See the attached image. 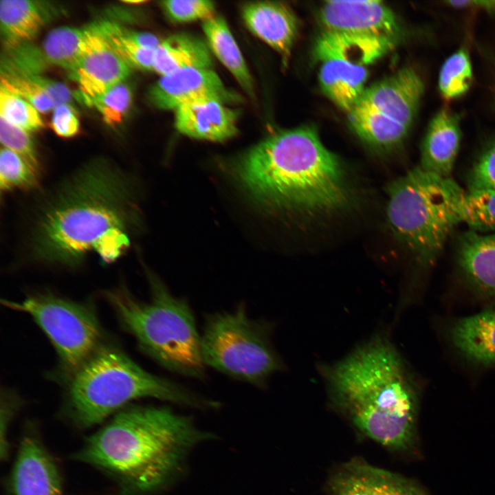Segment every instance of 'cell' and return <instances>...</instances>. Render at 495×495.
I'll return each mask as SVG.
<instances>
[{
	"instance_id": "cell-1",
	"label": "cell",
	"mask_w": 495,
	"mask_h": 495,
	"mask_svg": "<svg viewBox=\"0 0 495 495\" xmlns=\"http://www.w3.org/2000/svg\"><path fill=\"white\" fill-rule=\"evenodd\" d=\"M140 223L134 182L105 159L88 162L66 177L42 201L29 234L37 262L77 267L88 254L104 264L129 248Z\"/></svg>"
},
{
	"instance_id": "cell-2",
	"label": "cell",
	"mask_w": 495,
	"mask_h": 495,
	"mask_svg": "<svg viewBox=\"0 0 495 495\" xmlns=\"http://www.w3.org/2000/svg\"><path fill=\"white\" fill-rule=\"evenodd\" d=\"M227 171L269 211L314 214L341 209L350 200L340 160L312 126L268 136L232 160Z\"/></svg>"
},
{
	"instance_id": "cell-3",
	"label": "cell",
	"mask_w": 495,
	"mask_h": 495,
	"mask_svg": "<svg viewBox=\"0 0 495 495\" xmlns=\"http://www.w3.org/2000/svg\"><path fill=\"white\" fill-rule=\"evenodd\" d=\"M322 371L332 402L359 430L393 450L412 445L415 392L401 357L388 340L373 338Z\"/></svg>"
},
{
	"instance_id": "cell-4",
	"label": "cell",
	"mask_w": 495,
	"mask_h": 495,
	"mask_svg": "<svg viewBox=\"0 0 495 495\" xmlns=\"http://www.w3.org/2000/svg\"><path fill=\"white\" fill-rule=\"evenodd\" d=\"M201 438L188 418L169 408L133 407L90 437L77 459L144 492L169 478L188 449Z\"/></svg>"
},
{
	"instance_id": "cell-5",
	"label": "cell",
	"mask_w": 495,
	"mask_h": 495,
	"mask_svg": "<svg viewBox=\"0 0 495 495\" xmlns=\"http://www.w3.org/2000/svg\"><path fill=\"white\" fill-rule=\"evenodd\" d=\"M146 276L151 294L148 302L139 300L125 287L104 292L105 299L144 353L170 371L203 380L206 366L191 307L148 270Z\"/></svg>"
},
{
	"instance_id": "cell-6",
	"label": "cell",
	"mask_w": 495,
	"mask_h": 495,
	"mask_svg": "<svg viewBox=\"0 0 495 495\" xmlns=\"http://www.w3.org/2000/svg\"><path fill=\"white\" fill-rule=\"evenodd\" d=\"M143 397L197 407L211 403L147 372L118 348L104 345L71 376L67 394L72 417L82 426L98 424L126 402Z\"/></svg>"
},
{
	"instance_id": "cell-7",
	"label": "cell",
	"mask_w": 495,
	"mask_h": 495,
	"mask_svg": "<svg viewBox=\"0 0 495 495\" xmlns=\"http://www.w3.org/2000/svg\"><path fill=\"white\" fill-rule=\"evenodd\" d=\"M464 192L450 177L418 166L388 187L387 218L397 238L420 261L438 256L459 223Z\"/></svg>"
},
{
	"instance_id": "cell-8",
	"label": "cell",
	"mask_w": 495,
	"mask_h": 495,
	"mask_svg": "<svg viewBox=\"0 0 495 495\" xmlns=\"http://www.w3.org/2000/svg\"><path fill=\"white\" fill-rule=\"evenodd\" d=\"M206 366L258 387L283 368L267 324L250 317L244 303L210 314L201 333Z\"/></svg>"
},
{
	"instance_id": "cell-9",
	"label": "cell",
	"mask_w": 495,
	"mask_h": 495,
	"mask_svg": "<svg viewBox=\"0 0 495 495\" xmlns=\"http://www.w3.org/2000/svg\"><path fill=\"white\" fill-rule=\"evenodd\" d=\"M424 93V83L412 67H404L366 87L348 118L353 131L377 147L401 143L409 132Z\"/></svg>"
},
{
	"instance_id": "cell-10",
	"label": "cell",
	"mask_w": 495,
	"mask_h": 495,
	"mask_svg": "<svg viewBox=\"0 0 495 495\" xmlns=\"http://www.w3.org/2000/svg\"><path fill=\"white\" fill-rule=\"evenodd\" d=\"M393 48L385 38L324 31L313 48L314 58L320 63L322 91L348 113L366 88L368 66Z\"/></svg>"
},
{
	"instance_id": "cell-11",
	"label": "cell",
	"mask_w": 495,
	"mask_h": 495,
	"mask_svg": "<svg viewBox=\"0 0 495 495\" xmlns=\"http://www.w3.org/2000/svg\"><path fill=\"white\" fill-rule=\"evenodd\" d=\"M30 314L47 336L70 377L101 346L102 331L94 309L51 294L28 297L20 302L5 301Z\"/></svg>"
},
{
	"instance_id": "cell-12",
	"label": "cell",
	"mask_w": 495,
	"mask_h": 495,
	"mask_svg": "<svg viewBox=\"0 0 495 495\" xmlns=\"http://www.w3.org/2000/svg\"><path fill=\"white\" fill-rule=\"evenodd\" d=\"M88 27L82 51L68 72L79 87L78 98L85 103L124 82L132 69L95 30L93 23Z\"/></svg>"
},
{
	"instance_id": "cell-13",
	"label": "cell",
	"mask_w": 495,
	"mask_h": 495,
	"mask_svg": "<svg viewBox=\"0 0 495 495\" xmlns=\"http://www.w3.org/2000/svg\"><path fill=\"white\" fill-rule=\"evenodd\" d=\"M148 98L164 110L201 100L224 104L241 101V97L228 89L211 68H187L161 76L150 88Z\"/></svg>"
},
{
	"instance_id": "cell-14",
	"label": "cell",
	"mask_w": 495,
	"mask_h": 495,
	"mask_svg": "<svg viewBox=\"0 0 495 495\" xmlns=\"http://www.w3.org/2000/svg\"><path fill=\"white\" fill-rule=\"evenodd\" d=\"M319 17L326 31L395 39L400 34L396 15L382 1H327Z\"/></svg>"
},
{
	"instance_id": "cell-15",
	"label": "cell",
	"mask_w": 495,
	"mask_h": 495,
	"mask_svg": "<svg viewBox=\"0 0 495 495\" xmlns=\"http://www.w3.org/2000/svg\"><path fill=\"white\" fill-rule=\"evenodd\" d=\"M328 490L329 495H426L412 480L360 459L338 468Z\"/></svg>"
},
{
	"instance_id": "cell-16",
	"label": "cell",
	"mask_w": 495,
	"mask_h": 495,
	"mask_svg": "<svg viewBox=\"0 0 495 495\" xmlns=\"http://www.w3.org/2000/svg\"><path fill=\"white\" fill-rule=\"evenodd\" d=\"M14 495H63L58 470L37 440L23 438L12 476Z\"/></svg>"
},
{
	"instance_id": "cell-17",
	"label": "cell",
	"mask_w": 495,
	"mask_h": 495,
	"mask_svg": "<svg viewBox=\"0 0 495 495\" xmlns=\"http://www.w3.org/2000/svg\"><path fill=\"white\" fill-rule=\"evenodd\" d=\"M243 18L248 28L276 51L286 65L298 30L294 12L280 2L259 1L246 5Z\"/></svg>"
},
{
	"instance_id": "cell-18",
	"label": "cell",
	"mask_w": 495,
	"mask_h": 495,
	"mask_svg": "<svg viewBox=\"0 0 495 495\" xmlns=\"http://www.w3.org/2000/svg\"><path fill=\"white\" fill-rule=\"evenodd\" d=\"M62 12L61 6L52 1H1L0 32L5 49L28 43Z\"/></svg>"
},
{
	"instance_id": "cell-19",
	"label": "cell",
	"mask_w": 495,
	"mask_h": 495,
	"mask_svg": "<svg viewBox=\"0 0 495 495\" xmlns=\"http://www.w3.org/2000/svg\"><path fill=\"white\" fill-rule=\"evenodd\" d=\"M461 139L460 117L447 108L431 118L421 146L420 167L437 175L450 177Z\"/></svg>"
},
{
	"instance_id": "cell-20",
	"label": "cell",
	"mask_w": 495,
	"mask_h": 495,
	"mask_svg": "<svg viewBox=\"0 0 495 495\" xmlns=\"http://www.w3.org/2000/svg\"><path fill=\"white\" fill-rule=\"evenodd\" d=\"M238 113L226 104L208 100L182 105L175 110V127L196 139L222 142L237 133Z\"/></svg>"
},
{
	"instance_id": "cell-21",
	"label": "cell",
	"mask_w": 495,
	"mask_h": 495,
	"mask_svg": "<svg viewBox=\"0 0 495 495\" xmlns=\"http://www.w3.org/2000/svg\"><path fill=\"white\" fill-rule=\"evenodd\" d=\"M459 267L478 291L495 296V234L465 233L459 250Z\"/></svg>"
},
{
	"instance_id": "cell-22",
	"label": "cell",
	"mask_w": 495,
	"mask_h": 495,
	"mask_svg": "<svg viewBox=\"0 0 495 495\" xmlns=\"http://www.w3.org/2000/svg\"><path fill=\"white\" fill-rule=\"evenodd\" d=\"M451 336L454 346L468 359L495 364V309L458 320Z\"/></svg>"
},
{
	"instance_id": "cell-23",
	"label": "cell",
	"mask_w": 495,
	"mask_h": 495,
	"mask_svg": "<svg viewBox=\"0 0 495 495\" xmlns=\"http://www.w3.org/2000/svg\"><path fill=\"white\" fill-rule=\"evenodd\" d=\"M209 47L200 39L176 34L161 41L155 50L153 70L161 76L187 68H210Z\"/></svg>"
},
{
	"instance_id": "cell-24",
	"label": "cell",
	"mask_w": 495,
	"mask_h": 495,
	"mask_svg": "<svg viewBox=\"0 0 495 495\" xmlns=\"http://www.w3.org/2000/svg\"><path fill=\"white\" fill-rule=\"evenodd\" d=\"M203 30L208 45L243 89L253 97V80L245 59L225 19L214 15L204 21Z\"/></svg>"
},
{
	"instance_id": "cell-25",
	"label": "cell",
	"mask_w": 495,
	"mask_h": 495,
	"mask_svg": "<svg viewBox=\"0 0 495 495\" xmlns=\"http://www.w3.org/2000/svg\"><path fill=\"white\" fill-rule=\"evenodd\" d=\"M88 32V25L83 28L62 26L51 30L41 48L47 63L70 71L79 58Z\"/></svg>"
},
{
	"instance_id": "cell-26",
	"label": "cell",
	"mask_w": 495,
	"mask_h": 495,
	"mask_svg": "<svg viewBox=\"0 0 495 495\" xmlns=\"http://www.w3.org/2000/svg\"><path fill=\"white\" fill-rule=\"evenodd\" d=\"M117 54L131 68L153 70L155 50L142 47L126 38L121 32V25L109 21L92 23Z\"/></svg>"
},
{
	"instance_id": "cell-27",
	"label": "cell",
	"mask_w": 495,
	"mask_h": 495,
	"mask_svg": "<svg viewBox=\"0 0 495 495\" xmlns=\"http://www.w3.org/2000/svg\"><path fill=\"white\" fill-rule=\"evenodd\" d=\"M473 80L471 59L468 50L461 47L443 63L439 75L438 87L446 100L465 94Z\"/></svg>"
},
{
	"instance_id": "cell-28",
	"label": "cell",
	"mask_w": 495,
	"mask_h": 495,
	"mask_svg": "<svg viewBox=\"0 0 495 495\" xmlns=\"http://www.w3.org/2000/svg\"><path fill=\"white\" fill-rule=\"evenodd\" d=\"M459 212L461 223L477 230H495V190H464Z\"/></svg>"
},
{
	"instance_id": "cell-29",
	"label": "cell",
	"mask_w": 495,
	"mask_h": 495,
	"mask_svg": "<svg viewBox=\"0 0 495 495\" xmlns=\"http://www.w3.org/2000/svg\"><path fill=\"white\" fill-rule=\"evenodd\" d=\"M39 170L12 151L0 153V187L2 190H31L38 186Z\"/></svg>"
},
{
	"instance_id": "cell-30",
	"label": "cell",
	"mask_w": 495,
	"mask_h": 495,
	"mask_svg": "<svg viewBox=\"0 0 495 495\" xmlns=\"http://www.w3.org/2000/svg\"><path fill=\"white\" fill-rule=\"evenodd\" d=\"M0 116L10 124L28 132L38 131L43 127L40 112L24 99L0 89Z\"/></svg>"
},
{
	"instance_id": "cell-31",
	"label": "cell",
	"mask_w": 495,
	"mask_h": 495,
	"mask_svg": "<svg viewBox=\"0 0 495 495\" xmlns=\"http://www.w3.org/2000/svg\"><path fill=\"white\" fill-rule=\"evenodd\" d=\"M133 94L125 81L110 88L85 104L95 107L109 125L120 124L131 105Z\"/></svg>"
},
{
	"instance_id": "cell-32",
	"label": "cell",
	"mask_w": 495,
	"mask_h": 495,
	"mask_svg": "<svg viewBox=\"0 0 495 495\" xmlns=\"http://www.w3.org/2000/svg\"><path fill=\"white\" fill-rule=\"evenodd\" d=\"M1 87L26 100L40 113H46L55 108L50 97L30 74L1 72Z\"/></svg>"
},
{
	"instance_id": "cell-33",
	"label": "cell",
	"mask_w": 495,
	"mask_h": 495,
	"mask_svg": "<svg viewBox=\"0 0 495 495\" xmlns=\"http://www.w3.org/2000/svg\"><path fill=\"white\" fill-rule=\"evenodd\" d=\"M0 140L2 147L19 154L36 168L40 169L38 154L29 132L1 118Z\"/></svg>"
},
{
	"instance_id": "cell-34",
	"label": "cell",
	"mask_w": 495,
	"mask_h": 495,
	"mask_svg": "<svg viewBox=\"0 0 495 495\" xmlns=\"http://www.w3.org/2000/svg\"><path fill=\"white\" fill-rule=\"evenodd\" d=\"M161 4L168 16L177 22L205 21L214 15V4L208 0H168Z\"/></svg>"
},
{
	"instance_id": "cell-35",
	"label": "cell",
	"mask_w": 495,
	"mask_h": 495,
	"mask_svg": "<svg viewBox=\"0 0 495 495\" xmlns=\"http://www.w3.org/2000/svg\"><path fill=\"white\" fill-rule=\"evenodd\" d=\"M468 180L469 189L495 190V143L479 156L470 170Z\"/></svg>"
},
{
	"instance_id": "cell-36",
	"label": "cell",
	"mask_w": 495,
	"mask_h": 495,
	"mask_svg": "<svg viewBox=\"0 0 495 495\" xmlns=\"http://www.w3.org/2000/svg\"><path fill=\"white\" fill-rule=\"evenodd\" d=\"M51 126L59 137L72 138L80 129V122L75 109L71 104H62L53 109Z\"/></svg>"
},
{
	"instance_id": "cell-37",
	"label": "cell",
	"mask_w": 495,
	"mask_h": 495,
	"mask_svg": "<svg viewBox=\"0 0 495 495\" xmlns=\"http://www.w3.org/2000/svg\"><path fill=\"white\" fill-rule=\"evenodd\" d=\"M30 76L50 97L55 107L62 104H71L72 94L66 85L41 74H31Z\"/></svg>"
},
{
	"instance_id": "cell-38",
	"label": "cell",
	"mask_w": 495,
	"mask_h": 495,
	"mask_svg": "<svg viewBox=\"0 0 495 495\" xmlns=\"http://www.w3.org/2000/svg\"><path fill=\"white\" fill-rule=\"evenodd\" d=\"M445 3L456 8H478L489 12L495 11V0L448 1Z\"/></svg>"
},
{
	"instance_id": "cell-39",
	"label": "cell",
	"mask_w": 495,
	"mask_h": 495,
	"mask_svg": "<svg viewBox=\"0 0 495 495\" xmlns=\"http://www.w3.org/2000/svg\"><path fill=\"white\" fill-rule=\"evenodd\" d=\"M122 2L124 3H126V4L131 5V4H140V3H144L145 1H140V0H138V1H134V0H133V1H129V0H127V1H122Z\"/></svg>"
}]
</instances>
